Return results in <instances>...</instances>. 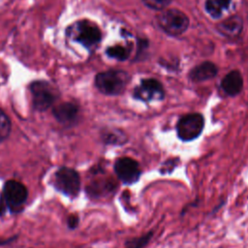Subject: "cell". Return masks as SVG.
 <instances>
[{"instance_id":"7","label":"cell","mask_w":248,"mask_h":248,"mask_svg":"<svg viewBox=\"0 0 248 248\" xmlns=\"http://www.w3.org/2000/svg\"><path fill=\"white\" fill-rule=\"evenodd\" d=\"M30 92L32 94L33 107L39 111H44L50 108L57 97L55 89L44 80L32 82L30 84Z\"/></svg>"},{"instance_id":"3","label":"cell","mask_w":248,"mask_h":248,"mask_svg":"<svg viewBox=\"0 0 248 248\" xmlns=\"http://www.w3.org/2000/svg\"><path fill=\"white\" fill-rule=\"evenodd\" d=\"M204 127V118L201 113H188L179 118L176 134L183 141H191L200 137Z\"/></svg>"},{"instance_id":"6","label":"cell","mask_w":248,"mask_h":248,"mask_svg":"<svg viewBox=\"0 0 248 248\" xmlns=\"http://www.w3.org/2000/svg\"><path fill=\"white\" fill-rule=\"evenodd\" d=\"M160 27L172 36L181 35L189 26V18L179 10L170 9L162 13L158 18Z\"/></svg>"},{"instance_id":"17","label":"cell","mask_w":248,"mask_h":248,"mask_svg":"<svg viewBox=\"0 0 248 248\" xmlns=\"http://www.w3.org/2000/svg\"><path fill=\"white\" fill-rule=\"evenodd\" d=\"M12 123L9 116L0 108V142L4 141L10 135Z\"/></svg>"},{"instance_id":"20","label":"cell","mask_w":248,"mask_h":248,"mask_svg":"<svg viewBox=\"0 0 248 248\" xmlns=\"http://www.w3.org/2000/svg\"><path fill=\"white\" fill-rule=\"evenodd\" d=\"M177 162H178V159H171V160L166 161V162L162 165L161 172H162V173H169V172H171L172 170L175 168Z\"/></svg>"},{"instance_id":"22","label":"cell","mask_w":248,"mask_h":248,"mask_svg":"<svg viewBox=\"0 0 248 248\" xmlns=\"http://www.w3.org/2000/svg\"><path fill=\"white\" fill-rule=\"evenodd\" d=\"M78 224V217L76 215H72L68 218V227L71 229H75Z\"/></svg>"},{"instance_id":"9","label":"cell","mask_w":248,"mask_h":248,"mask_svg":"<svg viewBox=\"0 0 248 248\" xmlns=\"http://www.w3.org/2000/svg\"><path fill=\"white\" fill-rule=\"evenodd\" d=\"M165 93L160 81L154 78H146L141 80L140 84L135 88L134 97L143 102L163 99Z\"/></svg>"},{"instance_id":"21","label":"cell","mask_w":248,"mask_h":248,"mask_svg":"<svg viewBox=\"0 0 248 248\" xmlns=\"http://www.w3.org/2000/svg\"><path fill=\"white\" fill-rule=\"evenodd\" d=\"M121 137H124V136H120V134L116 135L114 133H110L106 136V139L108 142H122Z\"/></svg>"},{"instance_id":"15","label":"cell","mask_w":248,"mask_h":248,"mask_svg":"<svg viewBox=\"0 0 248 248\" xmlns=\"http://www.w3.org/2000/svg\"><path fill=\"white\" fill-rule=\"evenodd\" d=\"M232 0H206L205 10L208 15L214 18H218L229 8Z\"/></svg>"},{"instance_id":"13","label":"cell","mask_w":248,"mask_h":248,"mask_svg":"<svg viewBox=\"0 0 248 248\" xmlns=\"http://www.w3.org/2000/svg\"><path fill=\"white\" fill-rule=\"evenodd\" d=\"M217 74V67L211 62H203L196 66L190 72V78L193 81H203L212 78Z\"/></svg>"},{"instance_id":"4","label":"cell","mask_w":248,"mask_h":248,"mask_svg":"<svg viewBox=\"0 0 248 248\" xmlns=\"http://www.w3.org/2000/svg\"><path fill=\"white\" fill-rule=\"evenodd\" d=\"M28 197V190L21 182L17 180H8L2 193V200L12 212H18L22 209Z\"/></svg>"},{"instance_id":"10","label":"cell","mask_w":248,"mask_h":248,"mask_svg":"<svg viewBox=\"0 0 248 248\" xmlns=\"http://www.w3.org/2000/svg\"><path fill=\"white\" fill-rule=\"evenodd\" d=\"M52 113L59 123L63 125H71L78 118V108L74 103L65 102L54 107Z\"/></svg>"},{"instance_id":"5","label":"cell","mask_w":248,"mask_h":248,"mask_svg":"<svg viewBox=\"0 0 248 248\" xmlns=\"http://www.w3.org/2000/svg\"><path fill=\"white\" fill-rule=\"evenodd\" d=\"M54 187L68 197H77L80 190L78 172L71 168H60L54 174Z\"/></svg>"},{"instance_id":"16","label":"cell","mask_w":248,"mask_h":248,"mask_svg":"<svg viewBox=\"0 0 248 248\" xmlns=\"http://www.w3.org/2000/svg\"><path fill=\"white\" fill-rule=\"evenodd\" d=\"M106 52L109 57L123 61L128 58V56L130 54V48L118 45V46H113L108 47L106 50Z\"/></svg>"},{"instance_id":"2","label":"cell","mask_w":248,"mask_h":248,"mask_svg":"<svg viewBox=\"0 0 248 248\" xmlns=\"http://www.w3.org/2000/svg\"><path fill=\"white\" fill-rule=\"evenodd\" d=\"M71 37L87 48L97 46L102 38L99 27L89 20H80L69 28Z\"/></svg>"},{"instance_id":"19","label":"cell","mask_w":248,"mask_h":248,"mask_svg":"<svg viewBox=\"0 0 248 248\" xmlns=\"http://www.w3.org/2000/svg\"><path fill=\"white\" fill-rule=\"evenodd\" d=\"M143 3L153 9V10H162L170 5L171 0H142Z\"/></svg>"},{"instance_id":"1","label":"cell","mask_w":248,"mask_h":248,"mask_svg":"<svg viewBox=\"0 0 248 248\" xmlns=\"http://www.w3.org/2000/svg\"><path fill=\"white\" fill-rule=\"evenodd\" d=\"M129 81V75L122 70H108L99 73L95 78V85L106 95L121 94Z\"/></svg>"},{"instance_id":"8","label":"cell","mask_w":248,"mask_h":248,"mask_svg":"<svg viewBox=\"0 0 248 248\" xmlns=\"http://www.w3.org/2000/svg\"><path fill=\"white\" fill-rule=\"evenodd\" d=\"M114 172L124 184H134L140 176L139 163L130 157L118 158L113 166Z\"/></svg>"},{"instance_id":"11","label":"cell","mask_w":248,"mask_h":248,"mask_svg":"<svg viewBox=\"0 0 248 248\" xmlns=\"http://www.w3.org/2000/svg\"><path fill=\"white\" fill-rule=\"evenodd\" d=\"M221 87L229 96L237 95L243 88V79L241 74L236 70L230 72L222 79Z\"/></svg>"},{"instance_id":"14","label":"cell","mask_w":248,"mask_h":248,"mask_svg":"<svg viewBox=\"0 0 248 248\" xmlns=\"http://www.w3.org/2000/svg\"><path fill=\"white\" fill-rule=\"evenodd\" d=\"M115 189L114 181L111 179H98L92 181L88 188V192L91 196L99 197L103 195H108L109 193H112Z\"/></svg>"},{"instance_id":"18","label":"cell","mask_w":248,"mask_h":248,"mask_svg":"<svg viewBox=\"0 0 248 248\" xmlns=\"http://www.w3.org/2000/svg\"><path fill=\"white\" fill-rule=\"evenodd\" d=\"M151 237H152V232H149L148 233H146L140 237L132 238L126 242L125 248H142L143 246H145L148 243V241L150 240Z\"/></svg>"},{"instance_id":"12","label":"cell","mask_w":248,"mask_h":248,"mask_svg":"<svg viewBox=\"0 0 248 248\" xmlns=\"http://www.w3.org/2000/svg\"><path fill=\"white\" fill-rule=\"evenodd\" d=\"M242 19L238 16H232L221 21L217 25V30L223 36L228 38H234L238 36L242 30Z\"/></svg>"}]
</instances>
